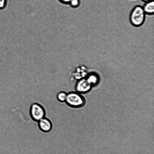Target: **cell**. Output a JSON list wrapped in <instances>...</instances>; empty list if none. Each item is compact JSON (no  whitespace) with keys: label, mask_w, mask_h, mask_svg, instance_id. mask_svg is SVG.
<instances>
[{"label":"cell","mask_w":154,"mask_h":154,"mask_svg":"<svg viewBox=\"0 0 154 154\" xmlns=\"http://www.w3.org/2000/svg\"><path fill=\"white\" fill-rule=\"evenodd\" d=\"M146 15L142 6L137 5L133 8L130 13V23L134 27H140L144 24Z\"/></svg>","instance_id":"1"},{"label":"cell","mask_w":154,"mask_h":154,"mask_svg":"<svg viewBox=\"0 0 154 154\" xmlns=\"http://www.w3.org/2000/svg\"><path fill=\"white\" fill-rule=\"evenodd\" d=\"M65 103L70 107L79 108L84 105L85 100L82 94L75 91H72L67 93Z\"/></svg>","instance_id":"2"},{"label":"cell","mask_w":154,"mask_h":154,"mask_svg":"<svg viewBox=\"0 0 154 154\" xmlns=\"http://www.w3.org/2000/svg\"><path fill=\"white\" fill-rule=\"evenodd\" d=\"M29 115L32 120L38 122L45 117L46 112L44 107L37 103H32L29 109Z\"/></svg>","instance_id":"3"},{"label":"cell","mask_w":154,"mask_h":154,"mask_svg":"<svg viewBox=\"0 0 154 154\" xmlns=\"http://www.w3.org/2000/svg\"><path fill=\"white\" fill-rule=\"evenodd\" d=\"M90 85L86 78L79 79L75 84V91L82 94L85 93L89 90L91 87Z\"/></svg>","instance_id":"4"},{"label":"cell","mask_w":154,"mask_h":154,"mask_svg":"<svg viewBox=\"0 0 154 154\" xmlns=\"http://www.w3.org/2000/svg\"><path fill=\"white\" fill-rule=\"evenodd\" d=\"M38 122L39 127L42 131L47 132L51 129L52 124L51 122L48 119L45 117Z\"/></svg>","instance_id":"5"},{"label":"cell","mask_w":154,"mask_h":154,"mask_svg":"<svg viewBox=\"0 0 154 154\" xmlns=\"http://www.w3.org/2000/svg\"><path fill=\"white\" fill-rule=\"evenodd\" d=\"M142 7L146 15H153L154 13V2L153 0L144 3Z\"/></svg>","instance_id":"6"},{"label":"cell","mask_w":154,"mask_h":154,"mask_svg":"<svg viewBox=\"0 0 154 154\" xmlns=\"http://www.w3.org/2000/svg\"><path fill=\"white\" fill-rule=\"evenodd\" d=\"M67 93L64 91H61L58 92L57 95V98L58 101L60 102H65Z\"/></svg>","instance_id":"7"},{"label":"cell","mask_w":154,"mask_h":154,"mask_svg":"<svg viewBox=\"0 0 154 154\" xmlns=\"http://www.w3.org/2000/svg\"><path fill=\"white\" fill-rule=\"evenodd\" d=\"M8 0H0V10H4L7 7Z\"/></svg>","instance_id":"8"},{"label":"cell","mask_w":154,"mask_h":154,"mask_svg":"<svg viewBox=\"0 0 154 154\" xmlns=\"http://www.w3.org/2000/svg\"><path fill=\"white\" fill-rule=\"evenodd\" d=\"M80 1L79 0H71L70 3L72 6H77L79 4Z\"/></svg>","instance_id":"9"},{"label":"cell","mask_w":154,"mask_h":154,"mask_svg":"<svg viewBox=\"0 0 154 154\" xmlns=\"http://www.w3.org/2000/svg\"><path fill=\"white\" fill-rule=\"evenodd\" d=\"M63 2L65 3L70 2L71 0H60Z\"/></svg>","instance_id":"10"},{"label":"cell","mask_w":154,"mask_h":154,"mask_svg":"<svg viewBox=\"0 0 154 154\" xmlns=\"http://www.w3.org/2000/svg\"><path fill=\"white\" fill-rule=\"evenodd\" d=\"M144 3L150 2L152 0H141Z\"/></svg>","instance_id":"11"}]
</instances>
